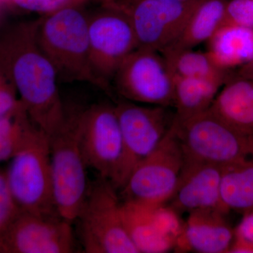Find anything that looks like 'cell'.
Segmentation results:
<instances>
[{"mask_svg":"<svg viewBox=\"0 0 253 253\" xmlns=\"http://www.w3.org/2000/svg\"><path fill=\"white\" fill-rule=\"evenodd\" d=\"M40 18L21 25L0 44V63L35 124L50 136L59 129L66 108L58 89L57 74L42 51L37 31Z\"/></svg>","mask_w":253,"mask_h":253,"instance_id":"1","label":"cell"},{"mask_svg":"<svg viewBox=\"0 0 253 253\" xmlns=\"http://www.w3.org/2000/svg\"><path fill=\"white\" fill-rule=\"evenodd\" d=\"M37 39L59 81L86 83L110 93L91 68L88 16L81 7L68 8L40 18Z\"/></svg>","mask_w":253,"mask_h":253,"instance_id":"2","label":"cell"},{"mask_svg":"<svg viewBox=\"0 0 253 253\" xmlns=\"http://www.w3.org/2000/svg\"><path fill=\"white\" fill-rule=\"evenodd\" d=\"M9 161L6 177L18 209L59 214L53 194L49 136L33 123Z\"/></svg>","mask_w":253,"mask_h":253,"instance_id":"3","label":"cell"},{"mask_svg":"<svg viewBox=\"0 0 253 253\" xmlns=\"http://www.w3.org/2000/svg\"><path fill=\"white\" fill-rule=\"evenodd\" d=\"M79 110L66 109L63 124L49 136L53 194L56 211L70 222L77 219L89 192L80 130Z\"/></svg>","mask_w":253,"mask_h":253,"instance_id":"4","label":"cell"},{"mask_svg":"<svg viewBox=\"0 0 253 253\" xmlns=\"http://www.w3.org/2000/svg\"><path fill=\"white\" fill-rule=\"evenodd\" d=\"M175 121L184 157L224 168L253 163V136L236 130L209 109L184 122Z\"/></svg>","mask_w":253,"mask_h":253,"instance_id":"5","label":"cell"},{"mask_svg":"<svg viewBox=\"0 0 253 253\" xmlns=\"http://www.w3.org/2000/svg\"><path fill=\"white\" fill-rule=\"evenodd\" d=\"M184 162L174 118L161 142L136 165L120 189L124 201L152 207L167 204L175 191Z\"/></svg>","mask_w":253,"mask_h":253,"instance_id":"6","label":"cell"},{"mask_svg":"<svg viewBox=\"0 0 253 253\" xmlns=\"http://www.w3.org/2000/svg\"><path fill=\"white\" fill-rule=\"evenodd\" d=\"M117 190L99 176L77 218L84 252L139 253L126 230Z\"/></svg>","mask_w":253,"mask_h":253,"instance_id":"7","label":"cell"},{"mask_svg":"<svg viewBox=\"0 0 253 253\" xmlns=\"http://www.w3.org/2000/svg\"><path fill=\"white\" fill-rule=\"evenodd\" d=\"M123 141V158L116 189L124 185L131 170L159 145L172 126L169 108L142 106L125 100L115 105Z\"/></svg>","mask_w":253,"mask_h":253,"instance_id":"8","label":"cell"},{"mask_svg":"<svg viewBox=\"0 0 253 253\" xmlns=\"http://www.w3.org/2000/svg\"><path fill=\"white\" fill-rule=\"evenodd\" d=\"M111 82L118 94L127 101L174 107V80L159 51L136 48L123 61Z\"/></svg>","mask_w":253,"mask_h":253,"instance_id":"9","label":"cell"},{"mask_svg":"<svg viewBox=\"0 0 253 253\" xmlns=\"http://www.w3.org/2000/svg\"><path fill=\"white\" fill-rule=\"evenodd\" d=\"M79 123L86 166L109 180L116 189L123 161V141L115 105L100 103L80 109Z\"/></svg>","mask_w":253,"mask_h":253,"instance_id":"10","label":"cell"},{"mask_svg":"<svg viewBox=\"0 0 253 253\" xmlns=\"http://www.w3.org/2000/svg\"><path fill=\"white\" fill-rule=\"evenodd\" d=\"M91 66L95 76L111 90L113 76L126 56L138 48L130 19L122 7L102 6L88 16Z\"/></svg>","mask_w":253,"mask_h":253,"instance_id":"11","label":"cell"},{"mask_svg":"<svg viewBox=\"0 0 253 253\" xmlns=\"http://www.w3.org/2000/svg\"><path fill=\"white\" fill-rule=\"evenodd\" d=\"M72 222L59 214L18 209L0 230L1 253H70L75 251Z\"/></svg>","mask_w":253,"mask_h":253,"instance_id":"12","label":"cell"},{"mask_svg":"<svg viewBox=\"0 0 253 253\" xmlns=\"http://www.w3.org/2000/svg\"><path fill=\"white\" fill-rule=\"evenodd\" d=\"M130 19L138 48L161 52L175 41L201 0H118Z\"/></svg>","mask_w":253,"mask_h":253,"instance_id":"13","label":"cell"},{"mask_svg":"<svg viewBox=\"0 0 253 253\" xmlns=\"http://www.w3.org/2000/svg\"><path fill=\"white\" fill-rule=\"evenodd\" d=\"M224 168L184 157L175 191L166 205L179 214L204 209L229 212L221 199Z\"/></svg>","mask_w":253,"mask_h":253,"instance_id":"14","label":"cell"},{"mask_svg":"<svg viewBox=\"0 0 253 253\" xmlns=\"http://www.w3.org/2000/svg\"><path fill=\"white\" fill-rule=\"evenodd\" d=\"M226 214L217 209L188 213L184 231L174 250L180 253H229L234 239V228L226 219Z\"/></svg>","mask_w":253,"mask_h":253,"instance_id":"15","label":"cell"},{"mask_svg":"<svg viewBox=\"0 0 253 253\" xmlns=\"http://www.w3.org/2000/svg\"><path fill=\"white\" fill-rule=\"evenodd\" d=\"M209 110L236 130L253 136V80L234 73Z\"/></svg>","mask_w":253,"mask_h":253,"instance_id":"16","label":"cell"},{"mask_svg":"<svg viewBox=\"0 0 253 253\" xmlns=\"http://www.w3.org/2000/svg\"><path fill=\"white\" fill-rule=\"evenodd\" d=\"M121 211L126 230L139 253H164L174 250L155 221L152 206L124 201Z\"/></svg>","mask_w":253,"mask_h":253,"instance_id":"17","label":"cell"},{"mask_svg":"<svg viewBox=\"0 0 253 253\" xmlns=\"http://www.w3.org/2000/svg\"><path fill=\"white\" fill-rule=\"evenodd\" d=\"M227 0H201L175 41L161 51L173 54L208 42L220 27Z\"/></svg>","mask_w":253,"mask_h":253,"instance_id":"18","label":"cell"},{"mask_svg":"<svg viewBox=\"0 0 253 253\" xmlns=\"http://www.w3.org/2000/svg\"><path fill=\"white\" fill-rule=\"evenodd\" d=\"M209 54L224 69L240 68L253 58V29L221 26L208 41Z\"/></svg>","mask_w":253,"mask_h":253,"instance_id":"19","label":"cell"},{"mask_svg":"<svg viewBox=\"0 0 253 253\" xmlns=\"http://www.w3.org/2000/svg\"><path fill=\"white\" fill-rule=\"evenodd\" d=\"M174 85V118L182 123L206 112L212 106L222 86L198 79L172 76Z\"/></svg>","mask_w":253,"mask_h":253,"instance_id":"20","label":"cell"},{"mask_svg":"<svg viewBox=\"0 0 253 253\" xmlns=\"http://www.w3.org/2000/svg\"><path fill=\"white\" fill-rule=\"evenodd\" d=\"M163 56L172 76L206 80L223 86L234 74L218 66L208 52L188 49Z\"/></svg>","mask_w":253,"mask_h":253,"instance_id":"21","label":"cell"},{"mask_svg":"<svg viewBox=\"0 0 253 253\" xmlns=\"http://www.w3.org/2000/svg\"><path fill=\"white\" fill-rule=\"evenodd\" d=\"M221 193L228 212L242 214L253 209V163L224 168Z\"/></svg>","mask_w":253,"mask_h":253,"instance_id":"22","label":"cell"},{"mask_svg":"<svg viewBox=\"0 0 253 253\" xmlns=\"http://www.w3.org/2000/svg\"><path fill=\"white\" fill-rule=\"evenodd\" d=\"M33 123L22 103L0 118V163L10 161L14 156Z\"/></svg>","mask_w":253,"mask_h":253,"instance_id":"23","label":"cell"},{"mask_svg":"<svg viewBox=\"0 0 253 253\" xmlns=\"http://www.w3.org/2000/svg\"><path fill=\"white\" fill-rule=\"evenodd\" d=\"M225 25L253 29V0H227L221 26Z\"/></svg>","mask_w":253,"mask_h":253,"instance_id":"24","label":"cell"},{"mask_svg":"<svg viewBox=\"0 0 253 253\" xmlns=\"http://www.w3.org/2000/svg\"><path fill=\"white\" fill-rule=\"evenodd\" d=\"M90 0H12L21 9L47 16L61 10L82 7Z\"/></svg>","mask_w":253,"mask_h":253,"instance_id":"25","label":"cell"},{"mask_svg":"<svg viewBox=\"0 0 253 253\" xmlns=\"http://www.w3.org/2000/svg\"><path fill=\"white\" fill-rule=\"evenodd\" d=\"M229 253H253V209L243 212Z\"/></svg>","mask_w":253,"mask_h":253,"instance_id":"26","label":"cell"},{"mask_svg":"<svg viewBox=\"0 0 253 253\" xmlns=\"http://www.w3.org/2000/svg\"><path fill=\"white\" fill-rule=\"evenodd\" d=\"M17 94L9 75L0 63V118L12 112L21 104Z\"/></svg>","mask_w":253,"mask_h":253,"instance_id":"27","label":"cell"},{"mask_svg":"<svg viewBox=\"0 0 253 253\" xmlns=\"http://www.w3.org/2000/svg\"><path fill=\"white\" fill-rule=\"evenodd\" d=\"M18 209L10 190L6 170L0 168V230L14 216Z\"/></svg>","mask_w":253,"mask_h":253,"instance_id":"28","label":"cell"},{"mask_svg":"<svg viewBox=\"0 0 253 253\" xmlns=\"http://www.w3.org/2000/svg\"><path fill=\"white\" fill-rule=\"evenodd\" d=\"M235 74L239 77L253 80V58L249 63L239 68Z\"/></svg>","mask_w":253,"mask_h":253,"instance_id":"29","label":"cell"},{"mask_svg":"<svg viewBox=\"0 0 253 253\" xmlns=\"http://www.w3.org/2000/svg\"><path fill=\"white\" fill-rule=\"evenodd\" d=\"M121 1H125V0H121ZM171 1H189V0H171Z\"/></svg>","mask_w":253,"mask_h":253,"instance_id":"30","label":"cell"},{"mask_svg":"<svg viewBox=\"0 0 253 253\" xmlns=\"http://www.w3.org/2000/svg\"><path fill=\"white\" fill-rule=\"evenodd\" d=\"M0 253H1V251H0Z\"/></svg>","mask_w":253,"mask_h":253,"instance_id":"31","label":"cell"}]
</instances>
